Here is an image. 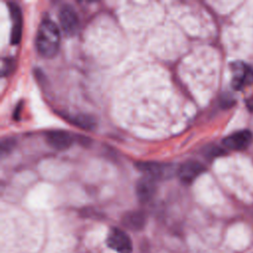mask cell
Returning a JSON list of instances; mask_svg holds the SVG:
<instances>
[{
  "label": "cell",
  "instance_id": "6da1fadb",
  "mask_svg": "<svg viewBox=\"0 0 253 253\" xmlns=\"http://www.w3.org/2000/svg\"><path fill=\"white\" fill-rule=\"evenodd\" d=\"M59 43L60 33L57 25L49 19H44L40 24L36 37L38 52L43 57H52L57 53Z\"/></svg>",
  "mask_w": 253,
  "mask_h": 253
},
{
  "label": "cell",
  "instance_id": "7a4b0ae2",
  "mask_svg": "<svg viewBox=\"0 0 253 253\" xmlns=\"http://www.w3.org/2000/svg\"><path fill=\"white\" fill-rule=\"evenodd\" d=\"M106 243L109 248L118 253H131L132 251V243L129 236L118 227H113L109 231Z\"/></svg>",
  "mask_w": 253,
  "mask_h": 253
},
{
  "label": "cell",
  "instance_id": "3957f363",
  "mask_svg": "<svg viewBox=\"0 0 253 253\" xmlns=\"http://www.w3.org/2000/svg\"><path fill=\"white\" fill-rule=\"evenodd\" d=\"M136 167L145 174V176L150 177L154 180L166 179L173 174V167L171 164L161 163V162H138Z\"/></svg>",
  "mask_w": 253,
  "mask_h": 253
},
{
  "label": "cell",
  "instance_id": "277c9868",
  "mask_svg": "<svg viewBox=\"0 0 253 253\" xmlns=\"http://www.w3.org/2000/svg\"><path fill=\"white\" fill-rule=\"evenodd\" d=\"M58 19L60 27L66 35L72 36L77 33L79 29V19L73 7L70 5L62 6L59 10Z\"/></svg>",
  "mask_w": 253,
  "mask_h": 253
},
{
  "label": "cell",
  "instance_id": "5b68a950",
  "mask_svg": "<svg viewBox=\"0 0 253 253\" xmlns=\"http://www.w3.org/2000/svg\"><path fill=\"white\" fill-rule=\"evenodd\" d=\"M253 84V69L243 62L232 64V86L241 89L246 85Z\"/></svg>",
  "mask_w": 253,
  "mask_h": 253
},
{
  "label": "cell",
  "instance_id": "8992f818",
  "mask_svg": "<svg viewBox=\"0 0 253 253\" xmlns=\"http://www.w3.org/2000/svg\"><path fill=\"white\" fill-rule=\"evenodd\" d=\"M204 171L205 167L202 163L196 160H188L179 167L177 174L179 179L183 183L190 184L195 179H197Z\"/></svg>",
  "mask_w": 253,
  "mask_h": 253
},
{
  "label": "cell",
  "instance_id": "52a82bcc",
  "mask_svg": "<svg viewBox=\"0 0 253 253\" xmlns=\"http://www.w3.org/2000/svg\"><path fill=\"white\" fill-rule=\"evenodd\" d=\"M252 141V133L247 129L236 131L226 136L222 143L223 145L231 150H243L249 146Z\"/></svg>",
  "mask_w": 253,
  "mask_h": 253
},
{
  "label": "cell",
  "instance_id": "ba28073f",
  "mask_svg": "<svg viewBox=\"0 0 253 253\" xmlns=\"http://www.w3.org/2000/svg\"><path fill=\"white\" fill-rule=\"evenodd\" d=\"M47 143L57 149V150H63L71 146V144L74 142V136L72 133L66 131V130H49L45 134Z\"/></svg>",
  "mask_w": 253,
  "mask_h": 253
},
{
  "label": "cell",
  "instance_id": "9c48e42d",
  "mask_svg": "<svg viewBox=\"0 0 253 253\" xmlns=\"http://www.w3.org/2000/svg\"><path fill=\"white\" fill-rule=\"evenodd\" d=\"M9 10L12 20V30H11V42L16 44L20 42L22 38L23 30V16L22 11L18 4L9 3Z\"/></svg>",
  "mask_w": 253,
  "mask_h": 253
},
{
  "label": "cell",
  "instance_id": "30bf717a",
  "mask_svg": "<svg viewBox=\"0 0 253 253\" xmlns=\"http://www.w3.org/2000/svg\"><path fill=\"white\" fill-rule=\"evenodd\" d=\"M156 180L144 176L136 184V195L141 202L149 201L156 192Z\"/></svg>",
  "mask_w": 253,
  "mask_h": 253
},
{
  "label": "cell",
  "instance_id": "8fae6325",
  "mask_svg": "<svg viewBox=\"0 0 253 253\" xmlns=\"http://www.w3.org/2000/svg\"><path fill=\"white\" fill-rule=\"evenodd\" d=\"M145 215L142 211H134L126 212L123 217V224L130 230H140L145 224Z\"/></svg>",
  "mask_w": 253,
  "mask_h": 253
}]
</instances>
